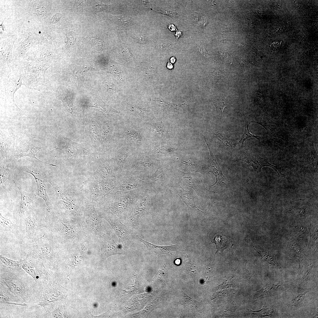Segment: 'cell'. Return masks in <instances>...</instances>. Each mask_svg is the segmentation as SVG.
<instances>
[{
  "mask_svg": "<svg viewBox=\"0 0 318 318\" xmlns=\"http://www.w3.org/2000/svg\"><path fill=\"white\" fill-rule=\"evenodd\" d=\"M54 230L58 242L70 247L91 239L83 220L56 217L53 222Z\"/></svg>",
  "mask_w": 318,
  "mask_h": 318,
  "instance_id": "7a4b0ae2",
  "label": "cell"
},
{
  "mask_svg": "<svg viewBox=\"0 0 318 318\" xmlns=\"http://www.w3.org/2000/svg\"><path fill=\"white\" fill-rule=\"evenodd\" d=\"M175 58L174 57H171L170 59V61L171 63H174L175 61Z\"/></svg>",
  "mask_w": 318,
  "mask_h": 318,
  "instance_id": "680465c9",
  "label": "cell"
},
{
  "mask_svg": "<svg viewBox=\"0 0 318 318\" xmlns=\"http://www.w3.org/2000/svg\"><path fill=\"white\" fill-rule=\"evenodd\" d=\"M87 104V106L89 107H93L97 108L106 113L115 112L120 114L119 112L107 104L102 100L99 98L92 97L89 100Z\"/></svg>",
  "mask_w": 318,
  "mask_h": 318,
  "instance_id": "cb8c5ba5",
  "label": "cell"
},
{
  "mask_svg": "<svg viewBox=\"0 0 318 318\" xmlns=\"http://www.w3.org/2000/svg\"><path fill=\"white\" fill-rule=\"evenodd\" d=\"M175 150H176L174 148L168 146L163 145L155 148L154 152L157 153L165 155Z\"/></svg>",
  "mask_w": 318,
  "mask_h": 318,
  "instance_id": "ab89813d",
  "label": "cell"
},
{
  "mask_svg": "<svg viewBox=\"0 0 318 318\" xmlns=\"http://www.w3.org/2000/svg\"><path fill=\"white\" fill-rule=\"evenodd\" d=\"M215 137L220 144L225 147L231 148L232 145L231 140L225 134L219 131H215Z\"/></svg>",
  "mask_w": 318,
  "mask_h": 318,
  "instance_id": "f546056e",
  "label": "cell"
},
{
  "mask_svg": "<svg viewBox=\"0 0 318 318\" xmlns=\"http://www.w3.org/2000/svg\"><path fill=\"white\" fill-rule=\"evenodd\" d=\"M83 220L88 234L93 241H96L102 230V220L97 211L95 203L86 198L84 202Z\"/></svg>",
  "mask_w": 318,
  "mask_h": 318,
  "instance_id": "8992f818",
  "label": "cell"
},
{
  "mask_svg": "<svg viewBox=\"0 0 318 318\" xmlns=\"http://www.w3.org/2000/svg\"><path fill=\"white\" fill-rule=\"evenodd\" d=\"M37 217L33 212L31 211L25 219L26 232L27 236L29 237H34L38 229V223Z\"/></svg>",
  "mask_w": 318,
  "mask_h": 318,
  "instance_id": "7402d4cb",
  "label": "cell"
},
{
  "mask_svg": "<svg viewBox=\"0 0 318 318\" xmlns=\"http://www.w3.org/2000/svg\"><path fill=\"white\" fill-rule=\"evenodd\" d=\"M180 173V176L181 179L194 189H196L195 181L191 177V173H186L181 171Z\"/></svg>",
  "mask_w": 318,
  "mask_h": 318,
  "instance_id": "f35d334b",
  "label": "cell"
},
{
  "mask_svg": "<svg viewBox=\"0 0 318 318\" xmlns=\"http://www.w3.org/2000/svg\"><path fill=\"white\" fill-rule=\"evenodd\" d=\"M167 67L169 69H171L173 68V66L171 63H170L169 62L168 63Z\"/></svg>",
  "mask_w": 318,
  "mask_h": 318,
  "instance_id": "6f0895ef",
  "label": "cell"
},
{
  "mask_svg": "<svg viewBox=\"0 0 318 318\" xmlns=\"http://www.w3.org/2000/svg\"><path fill=\"white\" fill-rule=\"evenodd\" d=\"M175 190L181 198L183 202L188 206L199 210L196 207L194 203V197L191 191L185 190L178 183L175 188Z\"/></svg>",
  "mask_w": 318,
  "mask_h": 318,
  "instance_id": "d4e9b609",
  "label": "cell"
},
{
  "mask_svg": "<svg viewBox=\"0 0 318 318\" xmlns=\"http://www.w3.org/2000/svg\"><path fill=\"white\" fill-rule=\"evenodd\" d=\"M16 39L8 38L1 42L0 58L8 65L10 71L16 69V66L14 62L12 55L13 45Z\"/></svg>",
  "mask_w": 318,
  "mask_h": 318,
  "instance_id": "9a60e30c",
  "label": "cell"
},
{
  "mask_svg": "<svg viewBox=\"0 0 318 318\" xmlns=\"http://www.w3.org/2000/svg\"><path fill=\"white\" fill-rule=\"evenodd\" d=\"M62 17V15L59 13H57L53 15L52 17L51 22L52 24H55L58 22Z\"/></svg>",
  "mask_w": 318,
  "mask_h": 318,
  "instance_id": "f907efd6",
  "label": "cell"
},
{
  "mask_svg": "<svg viewBox=\"0 0 318 318\" xmlns=\"http://www.w3.org/2000/svg\"><path fill=\"white\" fill-rule=\"evenodd\" d=\"M119 148L116 152L114 161L120 172H121L128 157L135 152L134 150L125 145L119 143Z\"/></svg>",
  "mask_w": 318,
  "mask_h": 318,
  "instance_id": "d6986e66",
  "label": "cell"
},
{
  "mask_svg": "<svg viewBox=\"0 0 318 318\" xmlns=\"http://www.w3.org/2000/svg\"><path fill=\"white\" fill-rule=\"evenodd\" d=\"M213 103L216 107L217 114L221 119L223 111L227 105V102L224 100L219 98L214 100Z\"/></svg>",
  "mask_w": 318,
  "mask_h": 318,
  "instance_id": "836d02e7",
  "label": "cell"
},
{
  "mask_svg": "<svg viewBox=\"0 0 318 318\" xmlns=\"http://www.w3.org/2000/svg\"><path fill=\"white\" fill-rule=\"evenodd\" d=\"M17 165L16 161L11 159L0 158L1 187L6 188L14 182V172Z\"/></svg>",
  "mask_w": 318,
  "mask_h": 318,
  "instance_id": "7c38bea8",
  "label": "cell"
},
{
  "mask_svg": "<svg viewBox=\"0 0 318 318\" xmlns=\"http://www.w3.org/2000/svg\"><path fill=\"white\" fill-rule=\"evenodd\" d=\"M0 259L1 262L4 265L9 267H17L22 263L24 260L22 261H15L9 259L1 255Z\"/></svg>",
  "mask_w": 318,
  "mask_h": 318,
  "instance_id": "74e56055",
  "label": "cell"
},
{
  "mask_svg": "<svg viewBox=\"0 0 318 318\" xmlns=\"http://www.w3.org/2000/svg\"><path fill=\"white\" fill-rule=\"evenodd\" d=\"M147 203L145 199H141L138 202L133 214V217L138 216L146 209Z\"/></svg>",
  "mask_w": 318,
  "mask_h": 318,
  "instance_id": "d590c367",
  "label": "cell"
},
{
  "mask_svg": "<svg viewBox=\"0 0 318 318\" xmlns=\"http://www.w3.org/2000/svg\"><path fill=\"white\" fill-rule=\"evenodd\" d=\"M0 303H4L5 302H9V297L6 294L0 292Z\"/></svg>",
  "mask_w": 318,
  "mask_h": 318,
  "instance_id": "816d5d0a",
  "label": "cell"
},
{
  "mask_svg": "<svg viewBox=\"0 0 318 318\" xmlns=\"http://www.w3.org/2000/svg\"><path fill=\"white\" fill-rule=\"evenodd\" d=\"M119 143L126 145L135 152H142L148 139L141 123L131 120L120 122L118 127Z\"/></svg>",
  "mask_w": 318,
  "mask_h": 318,
  "instance_id": "3957f363",
  "label": "cell"
},
{
  "mask_svg": "<svg viewBox=\"0 0 318 318\" xmlns=\"http://www.w3.org/2000/svg\"><path fill=\"white\" fill-rule=\"evenodd\" d=\"M65 143V145L59 149L65 153L69 157L75 158L79 156L86 155L92 157L89 151L82 144L75 143L67 138L63 137Z\"/></svg>",
  "mask_w": 318,
  "mask_h": 318,
  "instance_id": "5bb4252c",
  "label": "cell"
},
{
  "mask_svg": "<svg viewBox=\"0 0 318 318\" xmlns=\"http://www.w3.org/2000/svg\"><path fill=\"white\" fill-rule=\"evenodd\" d=\"M181 35V32L180 31H177L175 34V36L177 39L179 38Z\"/></svg>",
  "mask_w": 318,
  "mask_h": 318,
  "instance_id": "9f6ffc18",
  "label": "cell"
},
{
  "mask_svg": "<svg viewBox=\"0 0 318 318\" xmlns=\"http://www.w3.org/2000/svg\"><path fill=\"white\" fill-rule=\"evenodd\" d=\"M47 147L48 146L42 138L26 134L20 138L15 146H13L10 159L16 161L20 158L28 156L35 158L42 163L56 166L55 164L42 162L36 157V153L39 150Z\"/></svg>",
  "mask_w": 318,
  "mask_h": 318,
  "instance_id": "5b68a950",
  "label": "cell"
},
{
  "mask_svg": "<svg viewBox=\"0 0 318 318\" xmlns=\"http://www.w3.org/2000/svg\"><path fill=\"white\" fill-rule=\"evenodd\" d=\"M307 292L298 294L291 301L289 305L291 306H295L300 304L304 299L305 294Z\"/></svg>",
  "mask_w": 318,
  "mask_h": 318,
  "instance_id": "b9f144b4",
  "label": "cell"
},
{
  "mask_svg": "<svg viewBox=\"0 0 318 318\" xmlns=\"http://www.w3.org/2000/svg\"><path fill=\"white\" fill-rule=\"evenodd\" d=\"M204 139L208 146L210 154V158L208 161L210 164L209 172L212 173L216 178V182L211 186L223 184L227 185L228 181L223 175L221 169L214 155L209 142L205 139Z\"/></svg>",
  "mask_w": 318,
  "mask_h": 318,
  "instance_id": "2e32d148",
  "label": "cell"
},
{
  "mask_svg": "<svg viewBox=\"0 0 318 318\" xmlns=\"http://www.w3.org/2000/svg\"><path fill=\"white\" fill-rule=\"evenodd\" d=\"M46 8L42 5H37L35 7L34 11L36 14L40 16H43L46 13Z\"/></svg>",
  "mask_w": 318,
  "mask_h": 318,
  "instance_id": "bcb514c9",
  "label": "cell"
},
{
  "mask_svg": "<svg viewBox=\"0 0 318 318\" xmlns=\"http://www.w3.org/2000/svg\"><path fill=\"white\" fill-rule=\"evenodd\" d=\"M164 175L163 170L161 168H159L152 175L151 178L152 180L157 182H162Z\"/></svg>",
  "mask_w": 318,
  "mask_h": 318,
  "instance_id": "7bdbcfd3",
  "label": "cell"
},
{
  "mask_svg": "<svg viewBox=\"0 0 318 318\" xmlns=\"http://www.w3.org/2000/svg\"><path fill=\"white\" fill-rule=\"evenodd\" d=\"M75 34L73 31H70L67 35V42L66 45L67 47L72 46L75 43Z\"/></svg>",
  "mask_w": 318,
  "mask_h": 318,
  "instance_id": "ee69618b",
  "label": "cell"
},
{
  "mask_svg": "<svg viewBox=\"0 0 318 318\" xmlns=\"http://www.w3.org/2000/svg\"><path fill=\"white\" fill-rule=\"evenodd\" d=\"M59 97L67 111L72 114H74L75 112V107L69 97L64 92H61L59 94Z\"/></svg>",
  "mask_w": 318,
  "mask_h": 318,
  "instance_id": "f1b7e54d",
  "label": "cell"
},
{
  "mask_svg": "<svg viewBox=\"0 0 318 318\" xmlns=\"http://www.w3.org/2000/svg\"><path fill=\"white\" fill-rule=\"evenodd\" d=\"M107 5L101 2H98L95 6L94 9L97 11V12L106 9Z\"/></svg>",
  "mask_w": 318,
  "mask_h": 318,
  "instance_id": "681fc988",
  "label": "cell"
},
{
  "mask_svg": "<svg viewBox=\"0 0 318 318\" xmlns=\"http://www.w3.org/2000/svg\"><path fill=\"white\" fill-rule=\"evenodd\" d=\"M90 69V67H86L81 68L80 70L74 72L75 74L78 76H81L83 75L86 72Z\"/></svg>",
  "mask_w": 318,
  "mask_h": 318,
  "instance_id": "c3c4849f",
  "label": "cell"
},
{
  "mask_svg": "<svg viewBox=\"0 0 318 318\" xmlns=\"http://www.w3.org/2000/svg\"><path fill=\"white\" fill-rule=\"evenodd\" d=\"M21 195V200L18 206L17 213L19 216H24L28 210L32 209V203L35 198V195L28 193L18 187Z\"/></svg>",
  "mask_w": 318,
  "mask_h": 318,
  "instance_id": "ac0fdd59",
  "label": "cell"
},
{
  "mask_svg": "<svg viewBox=\"0 0 318 318\" xmlns=\"http://www.w3.org/2000/svg\"><path fill=\"white\" fill-rule=\"evenodd\" d=\"M4 304H14V305H19L21 306H25L27 305L26 304L24 303H15L14 302H7L4 303Z\"/></svg>",
  "mask_w": 318,
  "mask_h": 318,
  "instance_id": "f5cc1de1",
  "label": "cell"
},
{
  "mask_svg": "<svg viewBox=\"0 0 318 318\" xmlns=\"http://www.w3.org/2000/svg\"><path fill=\"white\" fill-rule=\"evenodd\" d=\"M214 243L216 247V254L218 251L222 252L223 250L233 245L232 241L227 236L216 235L214 236L212 243Z\"/></svg>",
  "mask_w": 318,
  "mask_h": 318,
  "instance_id": "484cf974",
  "label": "cell"
},
{
  "mask_svg": "<svg viewBox=\"0 0 318 318\" xmlns=\"http://www.w3.org/2000/svg\"><path fill=\"white\" fill-rule=\"evenodd\" d=\"M1 229L3 231H8L16 234L17 232V227L9 219L3 217L0 213Z\"/></svg>",
  "mask_w": 318,
  "mask_h": 318,
  "instance_id": "83f0119b",
  "label": "cell"
},
{
  "mask_svg": "<svg viewBox=\"0 0 318 318\" xmlns=\"http://www.w3.org/2000/svg\"><path fill=\"white\" fill-rule=\"evenodd\" d=\"M226 75V72L217 69L210 72L208 77L211 81L216 83Z\"/></svg>",
  "mask_w": 318,
  "mask_h": 318,
  "instance_id": "e575fe53",
  "label": "cell"
},
{
  "mask_svg": "<svg viewBox=\"0 0 318 318\" xmlns=\"http://www.w3.org/2000/svg\"><path fill=\"white\" fill-rule=\"evenodd\" d=\"M140 241L143 243L146 246L148 250L152 251L157 254H165L171 251H175L177 248V245L163 246L155 245L147 241L144 240L138 237Z\"/></svg>",
  "mask_w": 318,
  "mask_h": 318,
  "instance_id": "603a6c76",
  "label": "cell"
},
{
  "mask_svg": "<svg viewBox=\"0 0 318 318\" xmlns=\"http://www.w3.org/2000/svg\"><path fill=\"white\" fill-rule=\"evenodd\" d=\"M22 267L26 272L30 275L35 280H36L37 276L36 273L35 268L33 265L26 261L24 262V261Z\"/></svg>",
  "mask_w": 318,
  "mask_h": 318,
  "instance_id": "8d00e7d4",
  "label": "cell"
},
{
  "mask_svg": "<svg viewBox=\"0 0 318 318\" xmlns=\"http://www.w3.org/2000/svg\"><path fill=\"white\" fill-rule=\"evenodd\" d=\"M169 29L172 31H175L176 30V28L175 26L173 24H170L169 26Z\"/></svg>",
  "mask_w": 318,
  "mask_h": 318,
  "instance_id": "11a10c76",
  "label": "cell"
},
{
  "mask_svg": "<svg viewBox=\"0 0 318 318\" xmlns=\"http://www.w3.org/2000/svg\"><path fill=\"white\" fill-rule=\"evenodd\" d=\"M242 161L252 166L256 171L260 172L261 168L265 166H268L273 168L277 173L280 179L283 177L281 172L282 166L280 164L274 165L269 163L267 160L259 156L254 152L244 150L241 151L238 157L235 161Z\"/></svg>",
  "mask_w": 318,
  "mask_h": 318,
  "instance_id": "52a82bcc",
  "label": "cell"
},
{
  "mask_svg": "<svg viewBox=\"0 0 318 318\" xmlns=\"http://www.w3.org/2000/svg\"><path fill=\"white\" fill-rule=\"evenodd\" d=\"M29 36L23 41L20 42L18 48L14 53V57L15 59L20 61L23 60L26 53L29 50L31 45Z\"/></svg>",
  "mask_w": 318,
  "mask_h": 318,
  "instance_id": "4316f807",
  "label": "cell"
},
{
  "mask_svg": "<svg viewBox=\"0 0 318 318\" xmlns=\"http://www.w3.org/2000/svg\"><path fill=\"white\" fill-rule=\"evenodd\" d=\"M54 190L57 206L60 211L59 217L74 220H83L84 195L73 186L59 184L49 180Z\"/></svg>",
  "mask_w": 318,
  "mask_h": 318,
  "instance_id": "6da1fadb",
  "label": "cell"
},
{
  "mask_svg": "<svg viewBox=\"0 0 318 318\" xmlns=\"http://www.w3.org/2000/svg\"><path fill=\"white\" fill-rule=\"evenodd\" d=\"M50 67L49 64H39L24 60L20 61L18 68L23 84L34 89L43 84L46 80V72Z\"/></svg>",
  "mask_w": 318,
  "mask_h": 318,
  "instance_id": "277c9868",
  "label": "cell"
},
{
  "mask_svg": "<svg viewBox=\"0 0 318 318\" xmlns=\"http://www.w3.org/2000/svg\"><path fill=\"white\" fill-rule=\"evenodd\" d=\"M95 170L91 175L98 180L115 178V173L114 167L107 161L99 160L96 164Z\"/></svg>",
  "mask_w": 318,
  "mask_h": 318,
  "instance_id": "e0dca14e",
  "label": "cell"
},
{
  "mask_svg": "<svg viewBox=\"0 0 318 318\" xmlns=\"http://www.w3.org/2000/svg\"><path fill=\"white\" fill-rule=\"evenodd\" d=\"M97 240L100 247V258L102 261L112 255L125 254V251L116 244L112 235L102 229L98 236Z\"/></svg>",
  "mask_w": 318,
  "mask_h": 318,
  "instance_id": "ba28073f",
  "label": "cell"
},
{
  "mask_svg": "<svg viewBox=\"0 0 318 318\" xmlns=\"http://www.w3.org/2000/svg\"><path fill=\"white\" fill-rule=\"evenodd\" d=\"M23 169L32 175L34 178L37 187V195L39 197L43 198L46 205V218H51L54 215L52 204L47 191L45 178L41 173L27 167L23 168Z\"/></svg>",
  "mask_w": 318,
  "mask_h": 318,
  "instance_id": "9c48e42d",
  "label": "cell"
},
{
  "mask_svg": "<svg viewBox=\"0 0 318 318\" xmlns=\"http://www.w3.org/2000/svg\"><path fill=\"white\" fill-rule=\"evenodd\" d=\"M90 42L91 46L96 50H100L104 46V42L99 38H93L90 39Z\"/></svg>",
  "mask_w": 318,
  "mask_h": 318,
  "instance_id": "60d3db41",
  "label": "cell"
},
{
  "mask_svg": "<svg viewBox=\"0 0 318 318\" xmlns=\"http://www.w3.org/2000/svg\"><path fill=\"white\" fill-rule=\"evenodd\" d=\"M260 255L268 263L276 266H279L274 255L259 249H255Z\"/></svg>",
  "mask_w": 318,
  "mask_h": 318,
  "instance_id": "1f68e13d",
  "label": "cell"
},
{
  "mask_svg": "<svg viewBox=\"0 0 318 318\" xmlns=\"http://www.w3.org/2000/svg\"><path fill=\"white\" fill-rule=\"evenodd\" d=\"M11 135L7 132H0L1 157L7 159H10L12 149L11 148V143L13 142Z\"/></svg>",
  "mask_w": 318,
  "mask_h": 318,
  "instance_id": "ffe728a7",
  "label": "cell"
},
{
  "mask_svg": "<svg viewBox=\"0 0 318 318\" xmlns=\"http://www.w3.org/2000/svg\"><path fill=\"white\" fill-rule=\"evenodd\" d=\"M4 81L6 100L16 106L14 101V94L22 85H24L18 67H16L14 70L10 71Z\"/></svg>",
  "mask_w": 318,
  "mask_h": 318,
  "instance_id": "30bf717a",
  "label": "cell"
},
{
  "mask_svg": "<svg viewBox=\"0 0 318 318\" xmlns=\"http://www.w3.org/2000/svg\"><path fill=\"white\" fill-rule=\"evenodd\" d=\"M85 1H82L80 3L77 5V7L79 9H82V10L83 8V5L84 4Z\"/></svg>",
  "mask_w": 318,
  "mask_h": 318,
  "instance_id": "db71d44e",
  "label": "cell"
},
{
  "mask_svg": "<svg viewBox=\"0 0 318 318\" xmlns=\"http://www.w3.org/2000/svg\"><path fill=\"white\" fill-rule=\"evenodd\" d=\"M155 104L157 107L162 109L170 108L172 106V105L170 104L165 101L160 99L156 100L155 101Z\"/></svg>",
  "mask_w": 318,
  "mask_h": 318,
  "instance_id": "f6af8a7d",
  "label": "cell"
},
{
  "mask_svg": "<svg viewBox=\"0 0 318 318\" xmlns=\"http://www.w3.org/2000/svg\"><path fill=\"white\" fill-rule=\"evenodd\" d=\"M279 286L277 285L272 284L267 286L261 290L257 294V297H259L269 295L276 290Z\"/></svg>",
  "mask_w": 318,
  "mask_h": 318,
  "instance_id": "d6a6232c",
  "label": "cell"
},
{
  "mask_svg": "<svg viewBox=\"0 0 318 318\" xmlns=\"http://www.w3.org/2000/svg\"><path fill=\"white\" fill-rule=\"evenodd\" d=\"M80 189L87 199L95 203L100 202L103 199L98 180L92 175L82 183Z\"/></svg>",
  "mask_w": 318,
  "mask_h": 318,
  "instance_id": "8fae6325",
  "label": "cell"
},
{
  "mask_svg": "<svg viewBox=\"0 0 318 318\" xmlns=\"http://www.w3.org/2000/svg\"><path fill=\"white\" fill-rule=\"evenodd\" d=\"M101 216L110 223L120 239L126 241L129 239L131 231L116 216L108 214H103Z\"/></svg>",
  "mask_w": 318,
  "mask_h": 318,
  "instance_id": "4fadbf2b",
  "label": "cell"
},
{
  "mask_svg": "<svg viewBox=\"0 0 318 318\" xmlns=\"http://www.w3.org/2000/svg\"><path fill=\"white\" fill-rule=\"evenodd\" d=\"M175 262L176 264H179L180 263V260L179 259H177L175 260Z\"/></svg>",
  "mask_w": 318,
  "mask_h": 318,
  "instance_id": "91938a15",
  "label": "cell"
},
{
  "mask_svg": "<svg viewBox=\"0 0 318 318\" xmlns=\"http://www.w3.org/2000/svg\"><path fill=\"white\" fill-rule=\"evenodd\" d=\"M244 118L245 122L244 131L241 136V139L237 143V144L241 145L243 147L244 146V142L247 139L251 138H255L260 140L261 138H262V137L259 136L252 135L250 133L248 123L245 117Z\"/></svg>",
  "mask_w": 318,
  "mask_h": 318,
  "instance_id": "4dcf8cb0",
  "label": "cell"
},
{
  "mask_svg": "<svg viewBox=\"0 0 318 318\" xmlns=\"http://www.w3.org/2000/svg\"><path fill=\"white\" fill-rule=\"evenodd\" d=\"M317 229L315 231L311 234L310 241L308 245L309 246H312L313 245L315 241L317 238Z\"/></svg>",
  "mask_w": 318,
  "mask_h": 318,
  "instance_id": "7dc6e473",
  "label": "cell"
},
{
  "mask_svg": "<svg viewBox=\"0 0 318 318\" xmlns=\"http://www.w3.org/2000/svg\"><path fill=\"white\" fill-rule=\"evenodd\" d=\"M98 181L103 198L115 192L116 180L115 178L103 179Z\"/></svg>",
  "mask_w": 318,
  "mask_h": 318,
  "instance_id": "44dd1931",
  "label": "cell"
}]
</instances>
